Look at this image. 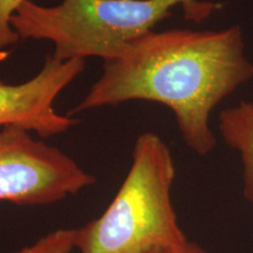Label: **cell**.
Masks as SVG:
<instances>
[{"mask_svg": "<svg viewBox=\"0 0 253 253\" xmlns=\"http://www.w3.org/2000/svg\"><path fill=\"white\" fill-rule=\"evenodd\" d=\"M253 79L240 26L220 31H150L103 60V72L68 114L149 101L173 113L183 141L207 156L217 145L212 110Z\"/></svg>", "mask_w": 253, "mask_h": 253, "instance_id": "6da1fadb", "label": "cell"}, {"mask_svg": "<svg viewBox=\"0 0 253 253\" xmlns=\"http://www.w3.org/2000/svg\"><path fill=\"white\" fill-rule=\"evenodd\" d=\"M177 6L185 20L196 24L223 7L208 0H62L55 6L25 0L11 24L20 39L52 42V55L61 61L93 56L104 60L154 31Z\"/></svg>", "mask_w": 253, "mask_h": 253, "instance_id": "7a4b0ae2", "label": "cell"}, {"mask_svg": "<svg viewBox=\"0 0 253 253\" xmlns=\"http://www.w3.org/2000/svg\"><path fill=\"white\" fill-rule=\"evenodd\" d=\"M176 167L161 136L135 141L125 182L99 218L77 229L79 253H154L189 242L171 202Z\"/></svg>", "mask_w": 253, "mask_h": 253, "instance_id": "3957f363", "label": "cell"}, {"mask_svg": "<svg viewBox=\"0 0 253 253\" xmlns=\"http://www.w3.org/2000/svg\"><path fill=\"white\" fill-rule=\"evenodd\" d=\"M95 181L71 156L26 129H0V201L19 207L54 204Z\"/></svg>", "mask_w": 253, "mask_h": 253, "instance_id": "277c9868", "label": "cell"}, {"mask_svg": "<svg viewBox=\"0 0 253 253\" xmlns=\"http://www.w3.org/2000/svg\"><path fill=\"white\" fill-rule=\"evenodd\" d=\"M86 68V60L61 61L52 54L30 80L7 84L0 80V128L17 126L40 137L62 134L79 122L54 108L55 100Z\"/></svg>", "mask_w": 253, "mask_h": 253, "instance_id": "5b68a950", "label": "cell"}, {"mask_svg": "<svg viewBox=\"0 0 253 253\" xmlns=\"http://www.w3.org/2000/svg\"><path fill=\"white\" fill-rule=\"evenodd\" d=\"M218 130L224 142L239 155L243 196L253 204V102L240 101L220 112Z\"/></svg>", "mask_w": 253, "mask_h": 253, "instance_id": "8992f818", "label": "cell"}, {"mask_svg": "<svg viewBox=\"0 0 253 253\" xmlns=\"http://www.w3.org/2000/svg\"><path fill=\"white\" fill-rule=\"evenodd\" d=\"M75 240L77 229H58L13 253H71L75 250Z\"/></svg>", "mask_w": 253, "mask_h": 253, "instance_id": "52a82bcc", "label": "cell"}, {"mask_svg": "<svg viewBox=\"0 0 253 253\" xmlns=\"http://www.w3.org/2000/svg\"><path fill=\"white\" fill-rule=\"evenodd\" d=\"M25 0H0V49L13 46L20 40L11 20Z\"/></svg>", "mask_w": 253, "mask_h": 253, "instance_id": "ba28073f", "label": "cell"}, {"mask_svg": "<svg viewBox=\"0 0 253 253\" xmlns=\"http://www.w3.org/2000/svg\"><path fill=\"white\" fill-rule=\"evenodd\" d=\"M154 253H212L208 250H205L199 246L198 244H196L194 242H189L185 243L184 245L178 246V248L175 249H170V250H164V251H160V252H154Z\"/></svg>", "mask_w": 253, "mask_h": 253, "instance_id": "9c48e42d", "label": "cell"}]
</instances>
